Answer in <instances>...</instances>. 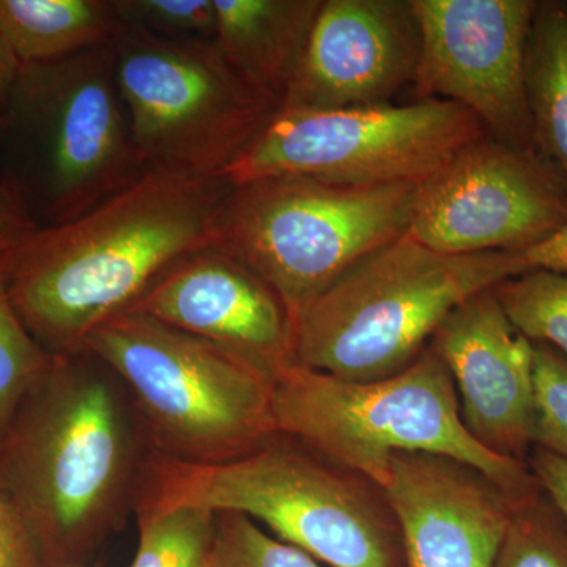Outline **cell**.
Returning <instances> with one entry per match:
<instances>
[{"label": "cell", "mask_w": 567, "mask_h": 567, "mask_svg": "<svg viewBox=\"0 0 567 567\" xmlns=\"http://www.w3.org/2000/svg\"><path fill=\"white\" fill-rule=\"evenodd\" d=\"M417 188L305 177L234 185L213 248L251 268L293 315L365 254L409 233Z\"/></svg>", "instance_id": "obj_8"}, {"label": "cell", "mask_w": 567, "mask_h": 567, "mask_svg": "<svg viewBox=\"0 0 567 567\" xmlns=\"http://www.w3.org/2000/svg\"><path fill=\"white\" fill-rule=\"evenodd\" d=\"M20 62L17 61L6 41L0 39V115L6 111L9 103L11 89L20 71Z\"/></svg>", "instance_id": "obj_31"}, {"label": "cell", "mask_w": 567, "mask_h": 567, "mask_svg": "<svg viewBox=\"0 0 567 567\" xmlns=\"http://www.w3.org/2000/svg\"><path fill=\"white\" fill-rule=\"evenodd\" d=\"M494 567H567V522L543 488L514 503Z\"/></svg>", "instance_id": "obj_23"}, {"label": "cell", "mask_w": 567, "mask_h": 567, "mask_svg": "<svg viewBox=\"0 0 567 567\" xmlns=\"http://www.w3.org/2000/svg\"><path fill=\"white\" fill-rule=\"evenodd\" d=\"M39 548L0 480V567H41Z\"/></svg>", "instance_id": "obj_27"}, {"label": "cell", "mask_w": 567, "mask_h": 567, "mask_svg": "<svg viewBox=\"0 0 567 567\" xmlns=\"http://www.w3.org/2000/svg\"><path fill=\"white\" fill-rule=\"evenodd\" d=\"M148 475L141 511L192 506L241 514L328 567H405L382 488L282 435L216 464L163 456Z\"/></svg>", "instance_id": "obj_4"}, {"label": "cell", "mask_w": 567, "mask_h": 567, "mask_svg": "<svg viewBox=\"0 0 567 567\" xmlns=\"http://www.w3.org/2000/svg\"><path fill=\"white\" fill-rule=\"evenodd\" d=\"M494 293L518 333L567 360V274L532 270L498 284Z\"/></svg>", "instance_id": "obj_22"}, {"label": "cell", "mask_w": 567, "mask_h": 567, "mask_svg": "<svg viewBox=\"0 0 567 567\" xmlns=\"http://www.w3.org/2000/svg\"><path fill=\"white\" fill-rule=\"evenodd\" d=\"M122 29L114 0H0V39L20 65L106 47Z\"/></svg>", "instance_id": "obj_18"}, {"label": "cell", "mask_w": 567, "mask_h": 567, "mask_svg": "<svg viewBox=\"0 0 567 567\" xmlns=\"http://www.w3.org/2000/svg\"><path fill=\"white\" fill-rule=\"evenodd\" d=\"M115 73L147 171L226 177L281 104L254 89L216 40L123 28Z\"/></svg>", "instance_id": "obj_9"}, {"label": "cell", "mask_w": 567, "mask_h": 567, "mask_svg": "<svg viewBox=\"0 0 567 567\" xmlns=\"http://www.w3.org/2000/svg\"><path fill=\"white\" fill-rule=\"evenodd\" d=\"M9 251L0 252V440L55 358L33 338L11 301Z\"/></svg>", "instance_id": "obj_20"}, {"label": "cell", "mask_w": 567, "mask_h": 567, "mask_svg": "<svg viewBox=\"0 0 567 567\" xmlns=\"http://www.w3.org/2000/svg\"><path fill=\"white\" fill-rule=\"evenodd\" d=\"M456 386L462 421L498 456L527 462L533 450L535 354L494 289L458 305L432 338Z\"/></svg>", "instance_id": "obj_14"}, {"label": "cell", "mask_w": 567, "mask_h": 567, "mask_svg": "<svg viewBox=\"0 0 567 567\" xmlns=\"http://www.w3.org/2000/svg\"><path fill=\"white\" fill-rule=\"evenodd\" d=\"M208 567H322L275 536L251 518L235 513H216L215 539Z\"/></svg>", "instance_id": "obj_24"}, {"label": "cell", "mask_w": 567, "mask_h": 567, "mask_svg": "<svg viewBox=\"0 0 567 567\" xmlns=\"http://www.w3.org/2000/svg\"><path fill=\"white\" fill-rule=\"evenodd\" d=\"M527 464L540 488L546 492L567 522V458L540 447H533Z\"/></svg>", "instance_id": "obj_28"}, {"label": "cell", "mask_w": 567, "mask_h": 567, "mask_svg": "<svg viewBox=\"0 0 567 567\" xmlns=\"http://www.w3.org/2000/svg\"><path fill=\"white\" fill-rule=\"evenodd\" d=\"M37 229L20 197L0 199V252L9 251Z\"/></svg>", "instance_id": "obj_30"}, {"label": "cell", "mask_w": 567, "mask_h": 567, "mask_svg": "<svg viewBox=\"0 0 567 567\" xmlns=\"http://www.w3.org/2000/svg\"><path fill=\"white\" fill-rule=\"evenodd\" d=\"M535 413L533 447L567 458V360L550 346L533 342Z\"/></svg>", "instance_id": "obj_26"}, {"label": "cell", "mask_w": 567, "mask_h": 567, "mask_svg": "<svg viewBox=\"0 0 567 567\" xmlns=\"http://www.w3.org/2000/svg\"><path fill=\"white\" fill-rule=\"evenodd\" d=\"M484 136L486 130L473 112L446 100L279 110L226 177L233 185L268 177L421 185Z\"/></svg>", "instance_id": "obj_10"}, {"label": "cell", "mask_w": 567, "mask_h": 567, "mask_svg": "<svg viewBox=\"0 0 567 567\" xmlns=\"http://www.w3.org/2000/svg\"><path fill=\"white\" fill-rule=\"evenodd\" d=\"M536 148L567 186V2L536 3L525 59Z\"/></svg>", "instance_id": "obj_19"}, {"label": "cell", "mask_w": 567, "mask_h": 567, "mask_svg": "<svg viewBox=\"0 0 567 567\" xmlns=\"http://www.w3.org/2000/svg\"><path fill=\"white\" fill-rule=\"evenodd\" d=\"M536 0H412L421 33L415 89L473 112L494 140L537 152L525 91Z\"/></svg>", "instance_id": "obj_12"}, {"label": "cell", "mask_w": 567, "mask_h": 567, "mask_svg": "<svg viewBox=\"0 0 567 567\" xmlns=\"http://www.w3.org/2000/svg\"><path fill=\"white\" fill-rule=\"evenodd\" d=\"M123 28L166 40H215L213 0H114Z\"/></svg>", "instance_id": "obj_25"}, {"label": "cell", "mask_w": 567, "mask_h": 567, "mask_svg": "<svg viewBox=\"0 0 567 567\" xmlns=\"http://www.w3.org/2000/svg\"><path fill=\"white\" fill-rule=\"evenodd\" d=\"M10 197H20L17 186L11 181L9 173H0V199H10ZM22 200V199H21Z\"/></svg>", "instance_id": "obj_32"}, {"label": "cell", "mask_w": 567, "mask_h": 567, "mask_svg": "<svg viewBox=\"0 0 567 567\" xmlns=\"http://www.w3.org/2000/svg\"><path fill=\"white\" fill-rule=\"evenodd\" d=\"M271 410L276 434L380 488L398 453L454 458L514 499L540 488L527 462L498 456L473 439L453 377L431 346L404 371L374 382H347L289 361L276 372Z\"/></svg>", "instance_id": "obj_5"}, {"label": "cell", "mask_w": 567, "mask_h": 567, "mask_svg": "<svg viewBox=\"0 0 567 567\" xmlns=\"http://www.w3.org/2000/svg\"><path fill=\"white\" fill-rule=\"evenodd\" d=\"M85 353L55 354L0 440V480L41 558L87 550L121 509L133 450L112 383Z\"/></svg>", "instance_id": "obj_2"}, {"label": "cell", "mask_w": 567, "mask_h": 567, "mask_svg": "<svg viewBox=\"0 0 567 567\" xmlns=\"http://www.w3.org/2000/svg\"><path fill=\"white\" fill-rule=\"evenodd\" d=\"M128 309L241 354L275 375L293 360L289 308L251 268L218 248L171 265Z\"/></svg>", "instance_id": "obj_16"}, {"label": "cell", "mask_w": 567, "mask_h": 567, "mask_svg": "<svg viewBox=\"0 0 567 567\" xmlns=\"http://www.w3.org/2000/svg\"><path fill=\"white\" fill-rule=\"evenodd\" d=\"M10 177L39 227L73 221L148 173L133 141L114 43L21 65L0 115Z\"/></svg>", "instance_id": "obj_6"}, {"label": "cell", "mask_w": 567, "mask_h": 567, "mask_svg": "<svg viewBox=\"0 0 567 567\" xmlns=\"http://www.w3.org/2000/svg\"><path fill=\"white\" fill-rule=\"evenodd\" d=\"M382 491L405 567H494L518 502L480 470L425 453L393 454Z\"/></svg>", "instance_id": "obj_15"}, {"label": "cell", "mask_w": 567, "mask_h": 567, "mask_svg": "<svg viewBox=\"0 0 567 567\" xmlns=\"http://www.w3.org/2000/svg\"><path fill=\"white\" fill-rule=\"evenodd\" d=\"M227 177L148 171L73 221L37 227L9 251L11 301L52 354L82 352L171 265L215 245Z\"/></svg>", "instance_id": "obj_1"}, {"label": "cell", "mask_w": 567, "mask_h": 567, "mask_svg": "<svg viewBox=\"0 0 567 567\" xmlns=\"http://www.w3.org/2000/svg\"><path fill=\"white\" fill-rule=\"evenodd\" d=\"M216 514L204 507L141 511V539L132 567H208Z\"/></svg>", "instance_id": "obj_21"}, {"label": "cell", "mask_w": 567, "mask_h": 567, "mask_svg": "<svg viewBox=\"0 0 567 567\" xmlns=\"http://www.w3.org/2000/svg\"><path fill=\"white\" fill-rule=\"evenodd\" d=\"M525 274L522 252L451 256L406 233L293 312V361L347 382L399 374L458 305Z\"/></svg>", "instance_id": "obj_3"}, {"label": "cell", "mask_w": 567, "mask_h": 567, "mask_svg": "<svg viewBox=\"0 0 567 567\" xmlns=\"http://www.w3.org/2000/svg\"><path fill=\"white\" fill-rule=\"evenodd\" d=\"M84 350L128 385L166 457L216 464L278 435L275 374L221 346L125 309Z\"/></svg>", "instance_id": "obj_7"}, {"label": "cell", "mask_w": 567, "mask_h": 567, "mask_svg": "<svg viewBox=\"0 0 567 567\" xmlns=\"http://www.w3.org/2000/svg\"><path fill=\"white\" fill-rule=\"evenodd\" d=\"M216 43L235 70L281 104L323 0H213Z\"/></svg>", "instance_id": "obj_17"}, {"label": "cell", "mask_w": 567, "mask_h": 567, "mask_svg": "<svg viewBox=\"0 0 567 567\" xmlns=\"http://www.w3.org/2000/svg\"><path fill=\"white\" fill-rule=\"evenodd\" d=\"M420 58L412 0H323L279 110L391 103L415 84Z\"/></svg>", "instance_id": "obj_13"}, {"label": "cell", "mask_w": 567, "mask_h": 567, "mask_svg": "<svg viewBox=\"0 0 567 567\" xmlns=\"http://www.w3.org/2000/svg\"><path fill=\"white\" fill-rule=\"evenodd\" d=\"M567 221V186L539 153L481 137L421 183L409 234L436 252H524Z\"/></svg>", "instance_id": "obj_11"}, {"label": "cell", "mask_w": 567, "mask_h": 567, "mask_svg": "<svg viewBox=\"0 0 567 567\" xmlns=\"http://www.w3.org/2000/svg\"><path fill=\"white\" fill-rule=\"evenodd\" d=\"M528 271L546 270L555 274H567V221L544 240L522 252Z\"/></svg>", "instance_id": "obj_29"}]
</instances>
